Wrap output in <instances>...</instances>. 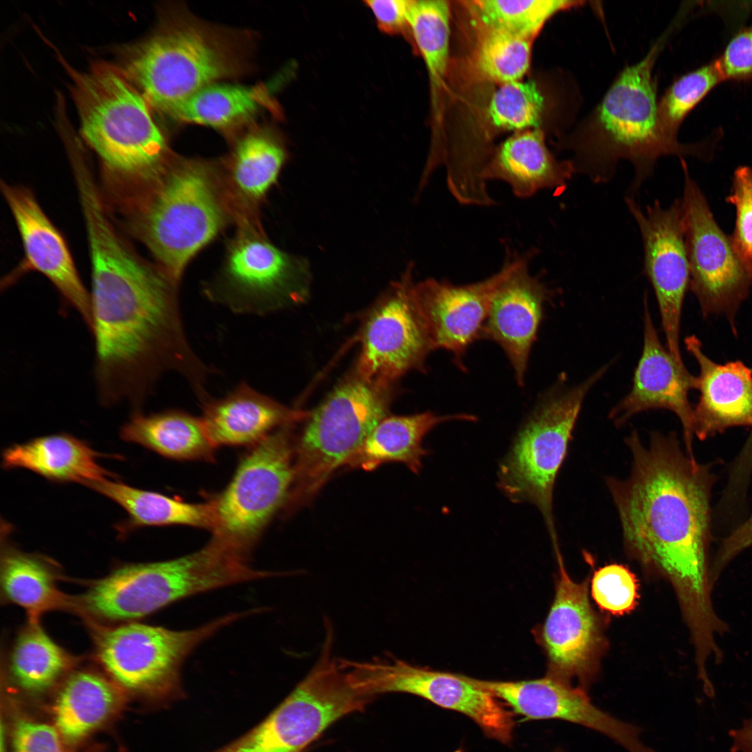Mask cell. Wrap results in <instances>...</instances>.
Instances as JSON below:
<instances>
[{"instance_id":"obj_29","label":"cell","mask_w":752,"mask_h":752,"mask_svg":"<svg viewBox=\"0 0 752 752\" xmlns=\"http://www.w3.org/2000/svg\"><path fill=\"white\" fill-rule=\"evenodd\" d=\"M124 441L141 445L160 455L177 460L212 462L215 447L201 418L177 409L144 414L136 412L123 425Z\"/></svg>"},{"instance_id":"obj_1","label":"cell","mask_w":752,"mask_h":752,"mask_svg":"<svg viewBox=\"0 0 752 752\" xmlns=\"http://www.w3.org/2000/svg\"><path fill=\"white\" fill-rule=\"evenodd\" d=\"M87 236L94 375L100 402L137 406L169 372L183 377L200 400L208 397L210 370L189 343L175 285L142 262L112 225H96Z\"/></svg>"},{"instance_id":"obj_14","label":"cell","mask_w":752,"mask_h":752,"mask_svg":"<svg viewBox=\"0 0 752 752\" xmlns=\"http://www.w3.org/2000/svg\"><path fill=\"white\" fill-rule=\"evenodd\" d=\"M681 159V198L689 283L704 315H724L735 331V318L752 281L721 229L703 192Z\"/></svg>"},{"instance_id":"obj_27","label":"cell","mask_w":752,"mask_h":752,"mask_svg":"<svg viewBox=\"0 0 752 752\" xmlns=\"http://www.w3.org/2000/svg\"><path fill=\"white\" fill-rule=\"evenodd\" d=\"M100 455L84 441L68 434L42 436L7 448L5 469H25L52 481L86 485L113 475L101 467Z\"/></svg>"},{"instance_id":"obj_32","label":"cell","mask_w":752,"mask_h":752,"mask_svg":"<svg viewBox=\"0 0 752 752\" xmlns=\"http://www.w3.org/2000/svg\"><path fill=\"white\" fill-rule=\"evenodd\" d=\"M116 699L115 688L100 675L88 671L75 672L56 700L55 728L65 740L77 742L106 719Z\"/></svg>"},{"instance_id":"obj_22","label":"cell","mask_w":752,"mask_h":752,"mask_svg":"<svg viewBox=\"0 0 752 752\" xmlns=\"http://www.w3.org/2000/svg\"><path fill=\"white\" fill-rule=\"evenodd\" d=\"M528 256L506 262V273L497 286L481 337L501 347L519 386L524 384L532 345L552 292L528 272Z\"/></svg>"},{"instance_id":"obj_38","label":"cell","mask_w":752,"mask_h":752,"mask_svg":"<svg viewBox=\"0 0 752 752\" xmlns=\"http://www.w3.org/2000/svg\"><path fill=\"white\" fill-rule=\"evenodd\" d=\"M285 151L276 141L249 135L240 141L233 166V178L246 196H263L275 183L285 160Z\"/></svg>"},{"instance_id":"obj_23","label":"cell","mask_w":752,"mask_h":752,"mask_svg":"<svg viewBox=\"0 0 752 752\" xmlns=\"http://www.w3.org/2000/svg\"><path fill=\"white\" fill-rule=\"evenodd\" d=\"M1 190L22 238L25 267L45 276L91 329V294L81 281L62 235L31 191L6 183L1 184Z\"/></svg>"},{"instance_id":"obj_13","label":"cell","mask_w":752,"mask_h":752,"mask_svg":"<svg viewBox=\"0 0 752 752\" xmlns=\"http://www.w3.org/2000/svg\"><path fill=\"white\" fill-rule=\"evenodd\" d=\"M352 687L370 698L386 693H405L464 714L485 735L502 744L512 741L513 712L473 677L432 670L388 655L368 661L340 659Z\"/></svg>"},{"instance_id":"obj_16","label":"cell","mask_w":752,"mask_h":752,"mask_svg":"<svg viewBox=\"0 0 752 752\" xmlns=\"http://www.w3.org/2000/svg\"><path fill=\"white\" fill-rule=\"evenodd\" d=\"M643 243L645 274L654 289L668 351L684 365L680 348V320L684 297L689 283L681 199L663 207L655 201L643 210L625 198Z\"/></svg>"},{"instance_id":"obj_28","label":"cell","mask_w":752,"mask_h":752,"mask_svg":"<svg viewBox=\"0 0 752 752\" xmlns=\"http://www.w3.org/2000/svg\"><path fill=\"white\" fill-rule=\"evenodd\" d=\"M476 419L470 414L438 415L432 412L386 416L375 426L345 467L373 471L382 464L400 462L418 474L423 457L428 454L423 439L433 428L446 421Z\"/></svg>"},{"instance_id":"obj_15","label":"cell","mask_w":752,"mask_h":752,"mask_svg":"<svg viewBox=\"0 0 752 752\" xmlns=\"http://www.w3.org/2000/svg\"><path fill=\"white\" fill-rule=\"evenodd\" d=\"M412 267L378 304L361 334L357 373L389 388L407 372L423 368L432 350L412 297Z\"/></svg>"},{"instance_id":"obj_48","label":"cell","mask_w":752,"mask_h":752,"mask_svg":"<svg viewBox=\"0 0 752 752\" xmlns=\"http://www.w3.org/2000/svg\"><path fill=\"white\" fill-rule=\"evenodd\" d=\"M554 752H564L561 749H556Z\"/></svg>"},{"instance_id":"obj_12","label":"cell","mask_w":752,"mask_h":752,"mask_svg":"<svg viewBox=\"0 0 752 752\" xmlns=\"http://www.w3.org/2000/svg\"><path fill=\"white\" fill-rule=\"evenodd\" d=\"M119 66L148 104L168 113L230 72L223 49L201 29L164 28L127 47Z\"/></svg>"},{"instance_id":"obj_39","label":"cell","mask_w":752,"mask_h":752,"mask_svg":"<svg viewBox=\"0 0 752 752\" xmlns=\"http://www.w3.org/2000/svg\"><path fill=\"white\" fill-rule=\"evenodd\" d=\"M531 40L507 31L487 29L478 52L480 70L501 84L521 80L530 66Z\"/></svg>"},{"instance_id":"obj_47","label":"cell","mask_w":752,"mask_h":752,"mask_svg":"<svg viewBox=\"0 0 752 752\" xmlns=\"http://www.w3.org/2000/svg\"><path fill=\"white\" fill-rule=\"evenodd\" d=\"M731 752H752V718L745 719L740 726L729 731Z\"/></svg>"},{"instance_id":"obj_36","label":"cell","mask_w":752,"mask_h":752,"mask_svg":"<svg viewBox=\"0 0 752 752\" xmlns=\"http://www.w3.org/2000/svg\"><path fill=\"white\" fill-rule=\"evenodd\" d=\"M584 2L565 0H479L473 8L487 29L507 31L532 40L559 11Z\"/></svg>"},{"instance_id":"obj_20","label":"cell","mask_w":752,"mask_h":752,"mask_svg":"<svg viewBox=\"0 0 752 752\" xmlns=\"http://www.w3.org/2000/svg\"><path fill=\"white\" fill-rule=\"evenodd\" d=\"M644 332L642 354L630 392L610 411L609 418L618 427L639 412L665 409L675 413L682 425L687 454L693 455L694 408L688 393L697 389L698 380L678 363L661 345L644 299Z\"/></svg>"},{"instance_id":"obj_17","label":"cell","mask_w":752,"mask_h":752,"mask_svg":"<svg viewBox=\"0 0 752 752\" xmlns=\"http://www.w3.org/2000/svg\"><path fill=\"white\" fill-rule=\"evenodd\" d=\"M555 596L540 633L548 660V675L571 684L576 680L586 691L597 669L603 639L588 596V580L574 581L562 556Z\"/></svg>"},{"instance_id":"obj_11","label":"cell","mask_w":752,"mask_h":752,"mask_svg":"<svg viewBox=\"0 0 752 752\" xmlns=\"http://www.w3.org/2000/svg\"><path fill=\"white\" fill-rule=\"evenodd\" d=\"M249 613L228 614L189 630L139 622L99 627L95 634L96 657L107 673L130 691L174 695L179 691L181 666L193 650Z\"/></svg>"},{"instance_id":"obj_24","label":"cell","mask_w":752,"mask_h":752,"mask_svg":"<svg viewBox=\"0 0 752 752\" xmlns=\"http://www.w3.org/2000/svg\"><path fill=\"white\" fill-rule=\"evenodd\" d=\"M684 343L700 369L694 434L704 439L733 426L752 427V370L740 361L715 363L695 336H687ZM745 447L752 451V434Z\"/></svg>"},{"instance_id":"obj_46","label":"cell","mask_w":752,"mask_h":752,"mask_svg":"<svg viewBox=\"0 0 752 752\" xmlns=\"http://www.w3.org/2000/svg\"><path fill=\"white\" fill-rule=\"evenodd\" d=\"M750 547H752V515L723 542L710 567L713 584L728 563Z\"/></svg>"},{"instance_id":"obj_31","label":"cell","mask_w":752,"mask_h":752,"mask_svg":"<svg viewBox=\"0 0 752 752\" xmlns=\"http://www.w3.org/2000/svg\"><path fill=\"white\" fill-rule=\"evenodd\" d=\"M57 572L49 561L6 545L1 560V589L6 602L23 608L30 620L49 611L72 608V600L58 588Z\"/></svg>"},{"instance_id":"obj_37","label":"cell","mask_w":752,"mask_h":752,"mask_svg":"<svg viewBox=\"0 0 752 752\" xmlns=\"http://www.w3.org/2000/svg\"><path fill=\"white\" fill-rule=\"evenodd\" d=\"M723 82L725 81L716 58L676 79L658 103L659 122L666 137L673 143H680L677 134L683 121Z\"/></svg>"},{"instance_id":"obj_49","label":"cell","mask_w":752,"mask_h":752,"mask_svg":"<svg viewBox=\"0 0 752 752\" xmlns=\"http://www.w3.org/2000/svg\"><path fill=\"white\" fill-rule=\"evenodd\" d=\"M223 752H230L227 749H225Z\"/></svg>"},{"instance_id":"obj_44","label":"cell","mask_w":752,"mask_h":752,"mask_svg":"<svg viewBox=\"0 0 752 752\" xmlns=\"http://www.w3.org/2000/svg\"><path fill=\"white\" fill-rule=\"evenodd\" d=\"M13 741L14 752H65L57 729L45 723L19 721Z\"/></svg>"},{"instance_id":"obj_25","label":"cell","mask_w":752,"mask_h":752,"mask_svg":"<svg viewBox=\"0 0 752 752\" xmlns=\"http://www.w3.org/2000/svg\"><path fill=\"white\" fill-rule=\"evenodd\" d=\"M202 409L201 420L215 448L252 446L310 415L289 409L244 382L221 398H210L202 403Z\"/></svg>"},{"instance_id":"obj_41","label":"cell","mask_w":752,"mask_h":752,"mask_svg":"<svg viewBox=\"0 0 752 752\" xmlns=\"http://www.w3.org/2000/svg\"><path fill=\"white\" fill-rule=\"evenodd\" d=\"M636 576L625 565L612 563L599 568L591 581V594L602 610L623 615L633 610L639 598Z\"/></svg>"},{"instance_id":"obj_21","label":"cell","mask_w":752,"mask_h":752,"mask_svg":"<svg viewBox=\"0 0 752 752\" xmlns=\"http://www.w3.org/2000/svg\"><path fill=\"white\" fill-rule=\"evenodd\" d=\"M506 273L504 265L493 276L457 285L433 279L412 285V297L432 350L444 349L457 362L481 338L493 295Z\"/></svg>"},{"instance_id":"obj_40","label":"cell","mask_w":752,"mask_h":752,"mask_svg":"<svg viewBox=\"0 0 752 752\" xmlns=\"http://www.w3.org/2000/svg\"><path fill=\"white\" fill-rule=\"evenodd\" d=\"M545 107L544 97L531 80L501 84L493 93L488 109L491 122L506 130L538 129Z\"/></svg>"},{"instance_id":"obj_33","label":"cell","mask_w":752,"mask_h":752,"mask_svg":"<svg viewBox=\"0 0 752 752\" xmlns=\"http://www.w3.org/2000/svg\"><path fill=\"white\" fill-rule=\"evenodd\" d=\"M8 670L15 683L29 692L51 687L76 663L45 632L39 620H30L18 634L8 658Z\"/></svg>"},{"instance_id":"obj_30","label":"cell","mask_w":752,"mask_h":752,"mask_svg":"<svg viewBox=\"0 0 752 752\" xmlns=\"http://www.w3.org/2000/svg\"><path fill=\"white\" fill-rule=\"evenodd\" d=\"M87 486L112 500L127 512L128 519L118 529L123 535L143 526L182 525L212 530V512L208 501L188 503L109 479Z\"/></svg>"},{"instance_id":"obj_3","label":"cell","mask_w":752,"mask_h":752,"mask_svg":"<svg viewBox=\"0 0 752 752\" xmlns=\"http://www.w3.org/2000/svg\"><path fill=\"white\" fill-rule=\"evenodd\" d=\"M674 28L672 24L640 61L618 75L567 139L574 173L596 183L606 182L613 177L618 162L625 159L634 169L631 190L635 192L664 156L690 155L705 160L713 156L716 134L695 143H676L666 137L659 125L652 71Z\"/></svg>"},{"instance_id":"obj_19","label":"cell","mask_w":752,"mask_h":752,"mask_svg":"<svg viewBox=\"0 0 752 752\" xmlns=\"http://www.w3.org/2000/svg\"><path fill=\"white\" fill-rule=\"evenodd\" d=\"M226 274L229 290L215 301L235 313L262 315L302 296L309 267L302 258L253 239L233 249Z\"/></svg>"},{"instance_id":"obj_34","label":"cell","mask_w":752,"mask_h":752,"mask_svg":"<svg viewBox=\"0 0 752 752\" xmlns=\"http://www.w3.org/2000/svg\"><path fill=\"white\" fill-rule=\"evenodd\" d=\"M263 96L256 88L210 84L167 113L187 123L225 127L253 114L261 106Z\"/></svg>"},{"instance_id":"obj_8","label":"cell","mask_w":752,"mask_h":752,"mask_svg":"<svg viewBox=\"0 0 752 752\" xmlns=\"http://www.w3.org/2000/svg\"><path fill=\"white\" fill-rule=\"evenodd\" d=\"M293 425L251 446L227 486L208 501L211 540L245 560L288 500L294 478Z\"/></svg>"},{"instance_id":"obj_43","label":"cell","mask_w":752,"mask_h":752,"mask_svg":"<svg viewBox=\"0 0 752 752\" xmlns=\"http://www.w3.org/2000/svg\"><path fill=\"white\" fill-rule=\"evenodd\" d=\"M724 81L752 82V24L741 29L718 56Z\"/></svg>"},{"instance_id":"obj_45","label":"cell","mask_w":752,"mask_h":752,"mask_svg":"<svg viewBox=\"0 0 752 752\" xmlns=\"http://www.w3.org/2000/svg\"><path fill=\"white\" fill-rule=\"evenodd\" d=\"M373 13L379 29L389 35L409 30V11L412 0H370L364 1Z\"/></svg>"},{"instance_id":"obj_35","label":"cell","mask_w":752,"mask_h":752,"mask_svg":"<svg viewBox=\"0 0 752 752\" xmlns=\"http://www.w3.org/2000/svg\"><path fill=\"white\" fill-rule=\"evenodd\" d=\"M451 10L444 0H412L408 24L434 87L446 72L449 55Z\"/></svg>"},{"instance_id":"obj_7","label":"cell","mask_w":752,"mask_h":752,"mask_svg":"<svg viewBox=\"0 0 752 752\" xmlns=\"http://www.w3.org/2000/svg\"><path fill=\"white\" fill-rule=\"evenodd\" d=\"M609 366H602L579 384L556 387L545 395L519 430L499 465V489L512 502H528L538 508L554 550L559 549L553 515L555 481L583 400Z\"/></svg>"},{"instance_id":"obj_4","label":"cell","mask_w":752,"mask_h":752,"mask_svg":"<svg viewBox=\"0 0 752 752\" xmlns=\"http://www.w3.org/2000/svg\"><path fill=\"white\" fill-rule=\"evenodd\" d=\"M62 63L72 81L82 136L107 171L125 184L154 177L166 143L141 92L118 65L97 62L81 72Z\"/></svg>"},{"instance_id":"obj_42","label":"cell","mask_w":752,"mask_h":752,"mask_svg":"<svg viewBox=\"0 0 752 752\" xmlns=\"http://www.w3.org/2000/svg\"><path fill=\"white\" fill-rule=\"evenodd\" d=\"M726 200L735 207L736 213L731 244L752 281V166L742 165L735 169Z\"/></svg>"},{"instance_id":"obj_26","label":"cell","mask_w":752,"mask_h":752,"mask_svg":"<svg viewBox=\"0 0 752 752\" xmlns=\"http://www.w3.org/2000/svg\"><path fill=\"white\" fill-rule=\"evenodd\" d=\"M573 174L570 160H556L538 128L507 139L487 164L483 178L503 180L515 196L527 198L542 189L563 188Z\"/></svg>"},{"instance_id":"obj_6","label":"cell","mask_w":752,"mask_h":752,"mask_svg":"<svg viewBox=\"0 0 752 752\" xmlns=\"http://www.w3.org/2000/svg\"><path fill=\"white\" fill-rule=\"evenodd\" d=\"M389 390L356 375L338 385L310 413L295 438L294 478L284 506L285 514L310 501L387 416Z\"/></svg>"},{"instance_id":"obj_10","label":"cell","mask_w":752,"mask_h":752,"mask_svg":"<svg viewBox=\"0 0 752 752\" xmlns=\"http://www.w3.org/2000/svg\"><path fill=\"white\" fill-rule=\"evenodd\" d=\"M320 654L310 671L260 723L226 749L230 752H301L332 723L363 710L373 699L350 683L332 653L333 629L324 622Z\"/></svg>"},{"instance_id":"obj_9","label":"cell","mask_w":752,"mask_h":752,"mask_svg":"<svg viewBox=\"0 0 752 752\" xmlns=\"http://www.w3.org/2000/svg\"><path fill=\"white\" fill-rule=\"evenodd\" d=\"M224 213L206 171L185 164L171 171L143 202L131 224L175 285L191 258L217 234Z\"/></svg>"},{"instance_id":"obj_5","label":"cell","mask_w":752,"mask_h":752,"mask_svg":"<svg viewBox=\"0 0 752 752\" xmlns=\"http://www.w3.org/2000/svg\"><path fill=\"white\" fill-rule=\"evenodd\" d=\"M266 577L210 540L180 558L120 567L74 598L73 609L95 620H132L185 597Z\"/></svg>"},{"instance_id":"obj_2","label":"cell","mask_w":752,"mask_h":752,"mask_svg":"<svg viewBox=\"0 0 752 752\" xmlns=\"http://www.w3.org/2000/svg\"><path fill=\"white\" fill-rule=\"evenodd\" d=\"M625 441L629 476L605 479L625 547L671 581L690 634L711 636L723 624L713 604L707 556L712 476L685 455L675 434L653 432L645 446L633 431Z\"/></svg>"},{"instance_id":"obj_18","label":"cell","mask_w":752,"mask_h":752,"mask_svg":"<svg viewBox=\"0 0 752 752\" xmlns=\"http://www.w3.org/2000/svg\"><path fill=\"white\" fill-rule=\"evenodd\" d=\"M524 720L559 719L599 732L628 752H655L639 738L640 729L597 707L586 691L547 675L533 680L473 679Z\"/></svg>"}]
</instances>
